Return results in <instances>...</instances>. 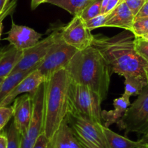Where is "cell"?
Listing matches in <instances>:
<instances>
[{"label":"cell","mask_w":148,"mask_h":148,"mask_svg":"<svg viewBox=\"0 0 148 148\" xmlns=\"http://www.w3.org/2000/svg\"><path fill=\"white\" fill-rule=\"evenodd\" d=\"M42 34L25 25H17L12 21L6 40L18 50L24 51L32 47L41 40Z\"/></svg>","instance_id":"11"},{"label":"cell","mask_w":148,"mask_h":148,"mask_svg":"<svg viewBox=\"0 0 148 148\" xmlns=\"http://www.w3.org/2000/svg\"><path fill=\"white\" fill-rule=\"evenodd\" d=\"M132 32L134 36H144L148 34V17L135 18Z\"/></svg>","instance_id":"24"},{"label":"cell","mask_w":148,"mask_h":148,"mask_svg":"<svg viewBox=\"0 0 148 148\" xmlns=\"http://www.w3.org/2000/svg\"><path fill=\"white\" fill-rule=\"evenodd\" d=\"M3 21H0V38L2 34V31H3Z\"/></svg>","instance_id":"39"},{"label":"cell","mask_w":148,"mask_h":148,"mask_svg":"<svg viewBox=\"0 0 148 148\" xmlns=\"http://www.w3.org/2000/svg\"><path fill=\"white\" fill-rule=\"evenodd\" d=\"M147 85V81L134 76H127L125 77L123 94L129 97L138 96L140 95L144 88Z\"/></svg>","instance_id":"21"},{"label":"cell","mask_w":148,"mask_h":148,"mask_svg":"<svg viewBox=\"0 0 148 148\" xmlns=\"http://www.w3.org/2000/svg\"><path fill=\"white\" fill-rule=\"evenodd\" d=\"M108 14H100V15L92 18L89 21H85V24H86L88 29L92 31V30L105 27L107 22V19H108Z\"/></svg>","instance_id":"26"},{"label":"cell","mask_w":148,"mask_h":148,"mask_svg":"<svg viewBox=\"0 0 148 148\" xmlns=\"http://www.w3.org/2000/svg\"><path fill=\"white\" fill-rule=\"evenodd\" d=\"M16 5L17 0H12V1H10V2H8V5H6V7H5L3 12H2V14L0 15V21H4L6 17L11 15V14L14 12V10H15V8H16Z\"/></svg>","instance_id":"29"},{"label":"cell","mask_w":148,"mask_h":148,"mask_svg":"<svg viewBox=\"0 0 148 148\" xmlns=\"http://www.w3.org/2000/svg\"><path fill=\"white\" fill-rule=\"evenodd\" d=\"M47 1V0H31V9L35 10L41 4L45 3Z\"/></svg>","instance_id":"34"},{"label":"cell","mask_w":148,"mask_h":148,"mask_svg":"<svg viewBox=\"0 0 148 148\" xmlns=\"http://www.w3.org/2000/svg\"><path fill=\"white\" fill-rule=\"evenodd\" d=\"M145 17H148V0L142 7V9L139 10L135 18H145Z\"/></svg>","instance_id":"32"},{"label":"cell","mask_w":148,"mask_h":148,"mask_svg":"<svg viewBox=\"0 0 148 148\" xmlns=\"http://www.w3.org/2000/svg\"><path fill=\"white\" fill-rule=\"evenodd\" d=\"M134 48L139 56L148 62V40L142 36H135Z\"/></svg>","instance_id":"25"},{"label":"cell","mask_w":148,"mask_h":148,"mask_svg":"<svg viewBox=\"0 0 148 148\" xmlns=\"http://www.w3.org/2000/svg\"><path fill=\"white\" fill-rule=\"evenodd\" d=\"M65 120L82 148H108L102 123L69 112Z\"/></svg>","instance_id":"4"},{"label":"cell","mask_w":148,"mask_h":148,"mask_svg":"<svg viewBox=\"0 0 148 148\" xmlns=\"http://www.w3.org/2000/svg\"><path fill=\"white\" fill-rule=\"evenodd\" d=\"M102 102L100 97L90 88L71 80L68 91V113L88 116L103 124L101 116Z\"/></svg>","instance_id":"5"},{"label":"cell","mask_w":148,"mask_h":148,"mask_svg":"<svg viewBox=\"0 0 148 148\" xmlns=\"http://www.w3.org/2000/svg\"><path fill=\"white\" fill-rule=\"evenodd\" d=\"M5 78H0V84L2 83V82L4 81V79H5Z\"/></svg>","instance_id":"41"},{"label":"cell","mask_w":148,"mask_h":148,"mask_svg":"<svg viewBox=\"0 0 148 148\" xmlns=\"http://www.w3.org/2000/svg\"><path fill=\"white\" fill-rule=\"evenodd\" d=\"M110 0H102V5H101V14L105 13V11L106 10L107 6L108 5Z\"/></svg>","instance_id":"37"},{"label":"cell","mask_w":148,"mask_h":148,"mask_svg":"<svg viewBox=\"0 0 148 148\" xmlns=\"http://www.w3.org/2000/svg\"><path fill=\"white\" fill-rule=\"evenodd\" d=\"M77 49L67 45L60 34L57 40L50 48L47 55L36 67V69L47 79L57 71L65 68Z\"/></svg>","instance_id":"7"},{"label":"cell","mask_w":148,"mask_h":148,"mask_svg":"<svg viewBox=\"0 0 148 148\" xmlns=\"http://www.w3.org/2000/svg\"><path fill=\"white\" fill-rule=\"evenodd\" d=\"M45 82L46 79L43 75L37 69H34L17 84L9 95L0 103V107L9 106L21 95L33 93Z\"/></svg>","instance_id":"13"},{"label":"cell","mask_w":148,"mask_h":148,"mask_svg":"<svg viewBox=\"0 0 148 148\" xmlns=\"http://www.w3.org/2000/svg\"><path fill=\"white\" fill-rule=\"evenodd\" d=\"M49 142V139H47L45 134L42 132L39 138L37 139L34 148H48Z\"/></svg>","instance_id":"30"},{"label":"cell","mask_w":148,"mask_h":148,"mask_svg":"<svg viewBox=\"0 0 148 148\" xmlns=\"http://www.w3.org/2000/svg\"><path fill=\"white\" fill-rule=\"evenodd\" d=\"M62 39L78 51L92 46L93 35L80 15L73 16L66 25L60 28Z\"/></svg>","instance_id":"10"},{"label":"cell","mask_w":148,"mask_h":148,"mask_svg":"<svg viewBox=\"0 0 148 148\" xmlns=\"http://www.w3.org/2000/svg\"><path fill=\"white\" fill-rule=\"evenodd\" d=\"M103 132L106 137L108 148H146L139 140L132 141L126 136L116 133L103 125Z\"/></svg>","instance_id":"18"},{"label":"cell","mask_w":148,"mask_h":148,"mask_svg":"<svg viewBox=\"0 0 148 148\" xmlns=\"http://www.w3.org/2000/svg\"><path fill=\"white\" fill-rule=\"evenodd\" d=\"M145 73H146V76H147V84H148V67L145 68Z\"/></svg>","instance_id":"40"},{"label":"cell","mask_w":148,"mask_h":148,"mask_svg":"<svg viewBox=\"0 0 148 148\" xmlns=\"http://www.w3.org/2000/svg\"><path fill=\"white\" fill-rule=\"evenodd\" d=\"M60 34V28H58L49 34L46 38L39 41L32 47L24 50L23 52L22 58L11 73L36 69V67L47 55Z\"/></svg>","instance_id":"9"},{"label":"cell","mask_w":148,"mask_h":148,"mask_svg":"<svg viewBox=\"0 0 148 148\" xmlns=\"http://www.w3.org/2000/svg\"><path fill=\"white\" fill-rule=\"evenodd\" d=\"M6 49H7V47H1V48H0V59H1V58L2 57V55H4L5 50H6Z\"/></svg>","instance_id":"38"},{"label":"cell","mask_w":148,"mask_h":148,"mask_svg":"<svg viewBox=\"0 0 148 148\" xmlns=\"http://www.w3.org/2000/svg\"><path fill=\"white\" fill-rule=\"evenodd\" d=\"M48 148H82L65 119L49 142Z\"/></svg>","instance_id":"15"},{"label":"cell","mask_w":148,"mask_h":148,"mask_svg":"<svg viewBox=\"0 0 148 148\" xmlns=\"http://www.w3.org/2000/svg\"><path fill=\"white\" fill-rule=\"evenodd\" d=\"M120 130L125 134H148V85L143 89L137 98L131 103L117 123Z\"/></svg>","instance_id":"6"},{"label":"cell","mask_w":148,"mask_h":148,"mask_svg":"<svg viewBox=\"0 0 148 148\" xmlns=\"http://www.w3.org/2000/svg\"><path fill=\"white\" fill-rule=\"evenodd\" d=\"M130 97L123 94L120 97H118L113 100V107L114 109L112 110H102V123L104 121V126L109 128L112 124L117 123L120 120L131 105Z\"/></svg>","instance_id":"16"},{"label":"cell","mask_w":148,"mask_h":148,"mask_svg":"<svg viewBox=\"0 0 148 148\" xmlns=\"http://www.w3.org/2000/svg\"><path fill=\"white\" fill-rule=\"evenodd\" d=\"M23 52L11 45L7 47L5 53L0 59V78H6L10 75L22 58Z\"/></svg>","instance_id":"17"},{"label":"cell","mask_w":148,"mask_h":148,"mask_svg":"<svg viewBox=\"0 0 148 148\" xmlns=\"http://www.w3.org/2000/svg\"><path fill=\"white\" fill-rule=\"evenodd\" d=\"M134 19V15L123 1L108 14L105 27L123 28L132 32Z\"/></svg>","instance_id":"14"},{"label":"cell","mask_w":148,"mask_h":148,"mask_svg":"<svg viewBox=\"0 0 148 148\" xmlns=\"http://www.w3.org/2000/svg\"><path fill=\"white\" fill-rule=\"evenodd\" d=\"M71 78L66 68L53 73L45 82L44 133L52 139L68 113V91Z\"/></svg>","instance_id":"3"},{"label":"cell","mask_w":148,"mask_h":148,"mask_svg":"<svg viewBox=\"0 0 148 148\" xmlns=\"http://www.w3.org/2000/svg\"><path fill=\"white\" fill-rule=\"evenodd\" d=\"M13 122L21 136L28 129L33 113L32 94H24L13 101Z\"/></svg>","instance_id":"12"},{"label":"cell","mask_w":148,"mask_h":148,"mask_svg":"<svg viewBox=\"0 0 148 148\" xmlns=\"http://www.w3.org/2000/svg\"><path fill=\"white\" fill-rule=\"evenodd\" d=\"M32 94L33 113L28 129L21 136V148H34L37 139L44 132L45 83Z\"/></svg>","instance_id":"8"},{"label":"cell","mask_w":148,"mask_h":148,"mask_svg":"<svg viewBox=\"0 0 148 148\" xmlns=\"http://www.w3.org/2000/svg\"><path fill=\"white\" fill-rule=\"evenodd\" d=\"M9 2L10 0H0V15L3 12L5 7H6V5H8Z\"/></svg>","instance_id":"35"},{"label":"cell","mask_w":148,"mask_h":148,"mask_svg":"<svg viewBox=\"0 0 148 148\" xmlns=\"http://www.w3.org/2000/svg\"><path fill=\"white\" fill-rule=\"evenodd\" d=\"M146 148H148V147H146Z\"/></svg>","instance_id":"43"},{"label":"cell","mask_w":148,"mask_h":148,"mask_svg":"<svg viewBox=\"0 0 148 148\" xmlns=\"http://www.w3.org/2000/svg\"><path fill=\"white\" fill-rule=\"evenodd\" d=\"M102 1V0H95V2L86 7L80 14L81 18L84 21H86L100 15Z\"/></svg>","instance_id":"23"},{"label":"cell","mask_w":148,"mask_h":148,"mask_svg":"<svg viewBox=\"0 0 148 148\" xmlns=\"http://www.w3.org/2000/svg\"><path fill=\"white\" fill-rule=\"evenodd\" d=\"M34 70L12 73L8 77L5 78L2 83L0 84V103L9 95V94L17 86V84Z\"/></svg>","instance_id":"20"},{"label":"cell","mask_w":148,"mask_h":148,"mask_svg":"<svg viewBox=\"0 0 148 148\" xmlns=\"http://www.w3.org/2000/svg\"><path fill=\"white\" fill-rule=\"evenodd\" d=\"M65 68L73 82L90 88L102 101L106 99L112 73L96 48L90 46L77 51Z\"/></svg>","instance_id":"2"},{"label":"cell","mask_w":148,"mask_h":148,"mask_svg":"<svg viewBox=\"0 0 148 148\" xmlns=\"http://www.w3.org/2000/svg\"><path fill=\"white\" fill-rule=\"evenodd\" d=\"M142 37H144L145 39H146L147 40H148V34H146V35H145V36H142Z\"/></svg>","instance_id":"42"},{"label":"cell","mask_w":148,"mask_h":148,"mask_svg":"<svg viewBox=\"0 0 148 148\" xmlns=\"http://www.w3.org/2000/svg\"><path fill=\"white\" fill-rule=\"evenodd\" d=\"M6 134L8 138L7 148H21V134L16 129L13 121L11 123Z\"/></svg>","instance_id":"22"},{"label":"cell","mask_w":148,"mask_h":148,"mask_svg":"<svg viewBox=\"0 0 148 148\" xmlns=\"http://www.w3.org/2000/svg\"><path fill=\"white\" fill-rule=\"evenodd\" d=\"M123 0H110L104 14H108L113 10Z\"/></svg>","instance_id":"31"},{"label":"cell","mask_w":148,"mask_h":148,"mask_svg":"<svg viewBox=\"0 0 148 148\" xmlns=\"http://www.w3.org/2000/svg\"><path fill=\"white\" fill-rule=\"evenodd\" d=\"M147 1V0H123V2L126 4L128 8L130 9L135 17L142 9L144 5L146 3Z\"/></svg>","instance_id":"28"},{"label":"cell","mask_w":148,"mask_h":148,"mask_svg":"<svg viewBox=\"0 0 148 148\" xmlns=\"http://www.w3.org/2000/svg\"><path fill=\"white\" fill-rule=\"evenodd\" d=\"M95 0H47L46 3L54 5L69 12L73 16L80 15L84 10Z\"/></svg>","instance_id":"19"},{"label":"cell","mask_w":148,"mask_h":148,"mask_svg":"<svg viewBox=\"0 0 148 148\" xmlns=\"http://www.w3.org/2000/svg\"><path fill=\"white\" fill-rule=\"evenodd\" d=\"M134 38L133 33L126 30L111 37L93 35L92 46L100 52L112 74L124 78L134 76L147 82L145 68L148 62L135 50Z\"/></svg>","instance_id":"1"},{"label":"cell","mask_w":148,"mask_h":148,"mask_svg":"<svg viewBox=\"0 0 148 148\" xmlns=\"http://www.w3.org/2000/svg\"><path fill=\"white\" fill-rule=\"evenodd\" d=\"M12 116H13L12 105L0 107V132L6 126Z\"/></svg>","instance_id":"27"},{"label":"cell","mask_w":148,"mask_h":148,"mask_svg":"<svg viewBox=\"0 0 148 148\" xmlns=\"http://www.w3.org/2000/svg\"><path fill=\"white\" fill-rule=\"evenodd\" d=\"M139 141L145 147H148V134L143 135V136Z\"/></svg>","instance_id":"36"},{"label":"cell","mask_w":148,"mask_h":148,"mask_svg":"<svg viewBox=\"0 0 148 148\" xmlns=\"http://www.w3.org/2000/svg\"><path fill=\"white\" fill-rule=\"evenodd\" d=\"M8 138L6 132H0V148H7Z\"/></svg>","instance_id":"33"}]
</instances>
